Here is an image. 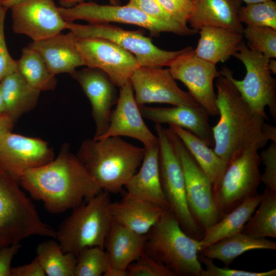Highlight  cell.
I'll use <instances>...</instances> for the list:
<instances>
[{"mask_svg": "<svg viewBox=\"0 0 276 276\" xmlns=\"http://www.w3.org/2000/svg\"><path fill=\"white\" fill-rule=\"evenodd\" d=\"M259 156L265 167L264 171L261 175V182L265 187L276 192V142H271Z\"/></svg>", "mask_w": 276, "mask_h": 276, "instance_id": "cell-38", "label": "cell"}, {"mask_svg": "<svg viewBox=\"0 0 276 276\" xmlns=\"http://www.w3.org/2000/svg\"><path fill=\"white\" fill-rule=\"evenodd\" d=\"M5 112L14 121L36 105L41 91L31 87L17 71L1 82Z\"/></svg>", "mask_w": 276, "mask_h": 276, "instance_id": "cell-27", "label": "cell"}, {"mask_svg": "<svg viewBox=\"0 0 276 276\" xmlns=\"http://www.w3.org/2000/svg\"><path fill=\"white\" fill-rule=\"evenodd\" d=\"M76 36L71 31L59 33L45 39L33 41L29 46L41 56L50 72L54 75L69 73L85 65L75 44Z\"/></svg>", "mask_w": 276, "mask_h": 276, "instance_id": "cell-21", "label": "cell"}, {"mask_svg": "<svg viewBox=\"0 0 276 276\" xmlns=\"http://www.w3.org/2000/svg\"><path fill=\"white\" fill-rule=\"evenodd\" d=\"M84 0H59L58 2L60 7L64 8H68L74 6L75 5L83 2ZM110 5H121V0H108Z\"/></svg>", "mask_w": 276, "mask_h": 276, "instance_id": "cell-47", "label": "cell"}, {"mask_svg": "<svg viewBox=\"0 0 276 276\" xmlns=\"http://www.w3.org/2000/svg\"><path fill=\"white\" fill-rule=\"evenodd\" d=\"M75 44L86 66L101 70L119 88L130 81L140 67L132 54L109 40L76 36Z\"/></svg>", "mask_w": 276, "mask_h": 276, "instance_id": "cell-13", "label": "cell"}, {"mask_svg": "<svg viewBox=\"0 0 276 276\" xmlns=\"http://www.w3.org/2000/svg\"><path fill=\"white\" fill-rule=\"evenodd\" d=\"M216 65L196 56L191 47L169 66L174 79L182 82L190 95L211 116L219 115L214 80L221 74Z\"/></svg>", "mask_w": 276, "mask_h": 276, "instance_id": "cell-14", "label": "cell"}, {"mask_svg": "<svg viewBox=\"0 0 276 276\" xmlns=\"http://www.w3.org/2000/svg\"><path fill=\"white\" fill-rule=\"evenodd\" d=\"M34 236L55 238L56 230L43 221L18 181L0 166V246Z\"/></svg>", "mask_w": 276, "mask_h": 276, "instance_id": "cell-5", "label": "cell"}, {"mask_svg": "<svg viewBox=\"0 0 276 276\" xmlns=\"http://www.w3.org/2000/svg\"><path fill=\"white\" fill-rule=\"evenodd\" d=\"M256 249L275 250L276 242L266 238L251 237L240 232L204 247L199 254L228 265L244 252Z\"/></svg>", "mask_w": 276, "mask_h": 276, "instance_id": "cell-28", "label": "cell"}, {"mask_svg": "<svg viewBox=\"0 0 276 276\" xmlns=\"http://www.w3.org/2000/svg\"><path fill=\"white\" fill-rule=\"evenodd\" d=\"M258 206L241 233L256 238H276V192L265 187Z\"/></svg>", "mask_w": 276, "mask_h": 276, "instance_id": "cell-31", "label": "cell"}, {"mask_svg": "<svg viewBox=\"0 0 276 276\" xmlns=\"http://www.w3.org/2000/svg\"><path fill=\"white\" fill-rule=\"evenodd\" d=\"M258 150L250 148L229 163L213 187L221 218L245 200L258 194L261 175Z\"/></svg>", "mask_w": 276, "mask_h": 276, "instance_id": "cell-12", "label": "cell"}, {"mask_svg": "<svg viewBox=\"0 0 276 276\" xmlns=\"http://www.w3.org/2000/svg\"><path fill=\"white\" fill-rule=\"evenodd\" d=\"M11 276H44L45 274L35 257L30 263L11 267Z\"/></svg>", "mask_w": 276, "mask_h": 276, "instance_id": "cell-44", "label": "cell"}, {"mask_svg": "<svg viewBox=\"0 0 276 276\" xmlns=\"http://www.w3.org/2000/svg\"><path fill=\"white\" fill-rule=\"evenodd\" d=\"M215 86L219 120L212 127L214 150L227 165L247 150L261 149L276 142V128L254 111L227 77L220 75Z\"/></svg>", "mask_w": 276, "mask_h": 276, "instance_id": "cell-2", "label": "cell"}, {"mask_svg": "<svg viewBox=\"0 0 276 276\" xmlns=\"http://www.w3.org/2000/svg\"><path fill=\"white\" fill-rule=\"evenodd\" d=\"M144 154V147L134 146L120 136H109L85 140L77 156L103 191L117 193L136 173Z\"/></svg>", "mask_w": 276, "mask_h": 276, "instance_id": "cell-3", "label": "cell"}, {"mask_svg": "<svg viewBox=\"0 0 276 276\" xmlns=\"http://www.w3.org/2000/svg\"><path fill=\"white\" fill-rule=\"evenodd\" d=\"M54 158L48 143L38 138L9 132L0 142V166L18 181L25 171L47 164Z\"/></svg>", "mask_w": 276, "mask_h": 276, "instance_id": "cell-17", "label": "cell"}, {"mask_svg": "<svg viewBox=\"0 0 276 276\" xmlns=\"http://www.w3.org/2000/svg\"><path fill=\"white\" fill-rule=\"evenodd\" d=\"M68 29L80 38L97 37L109 40L132 54L140 66H169L178 56L190 49L188 46L177 51L162 50L141 31L126 30L110 23L87 25L67 22Z\"/></svg>", "mask_w": 276, "mask_h": 276, "instance_id": "cell-10", "label": "cell"}, {"mask_svg": "<svg viewBox=\"0 0 276 276\" xmlns=\"http://www.w3.org/2000/svg\"><path fill=\"white\" fill-rule=\"evenodd\" d=\"M8 9L0 5V82L17 70V60L10 56L6 42L4 25Z\"/></svg>", "mask_w": 276, "mask_h": 276, "instance_id": "cell-39", "label": "cell"}, {"mask_svg": "<svg viewBox=\"0 0 276 276\" xmlns=\"http://www.w3.org/2000/svg\"><path fill=\"white\" fill-rule=\"evenodd\" d=\"M261 199V194L247 199L205 229L200 240L201 249L217 241L241 232Z\"/></svg>", "mask_w": 276, "mask_h": 276, "instance_id": "cell-29", "label": "cell"}, {"mask_svg": "<svg viewBox=\"0 0 276 276\" xmlns=\"http://www.w3.org/2000/svg\"><path fill=\"white\" fill-rule=\"evenodd\" d=\"M20 243L3 246L0 249V276H11V263L21 248Z\"/></svg>", "mask_w": 276, "mask_h": 276, "instance_id": "cell-43", "label": "cell"}, {"mask_svg": "<svg viewBox=\"0 0 276 276\" xmlns=\"http://www.w3.org/2000/svg\"><path fill=\"white\" fill-rule=\"evenodd\" d=\"M206 174L213 187L222 176L227 164L201 139L180 127L170 125Z\"/></svg>", "mask_w": 276, "mask_h": 276, "instance_id": "cell-30", "label": "cell"}, {"mask_svg": "<svg viewBox=\"0 0 276 276\" xmlns=\"http://www.w3.org/2000/svg\"><path fill=\"white\" fill-rule=\"evenodd\" d=\"M14 33L33 41L47 39L68 29L54 0H22L11 8Z\"/></svg>", "mask_w": 276, "mask_h": 276, "instance_id": "cell-16", "label": "cell"}, {"mask_svg": "<svg viewBox=\"0 0 276 276\" xmlns=\"http://www.w3.org/2000/svg\"><path fill=\"white\" fill-rule=\"evenodd\" d=\"M127 4L153 18L170 22H177L171 17L158 0H129Z\"/></svg>", "mask_w": 276, "mask_h": 276, "instance_id": "cell-42", "label": "cell"}, {"mask_svg": "<svg viewBox=\"0 0 276 276\" xmlns=\"http://www.w3.org/2000/svg\"><path fill=\"white\" fill-rule=\"evenodd\" d=\"M200 240L182 229L177 219L165 209L147 234L145 252L170 270L174 275L201 276L203 270L198 254Z\"/></svg>", "mask_w": 276, "mask_h": 276, "instance_id": "cell-4", "label": "cell"}, {"mask_svg": "<svg viewBox=\"0 0 276 276\" xmlns=\"http://www.w3.org/2000/svg\"><path fill=\"white\" fill-rule=\"evenodd\" d=\"M18 182L50 213H63L92 198L102 190L67 144L50 163L29 169Z\"/></svg>", "mask_w": 276, "mask_h": 276, "instance_id": "cell-1", "label": "cell"}, {"mask_svg": "<svg viewBox=\"0 0 276 276\" xmlns=\"http://www.w3.org/2000/svg\"><path fill=\"white\" fill-rule=\"evenodd\" d=\"M70 75L79 83L89 100L96 126L93 139L97 140L109 127L112 107L118 100L117 86L104 72L98 68L87 67Z\"/></svg>", "mask_w": 276, "mask_h": 276, "instance_id": "cell-18", "label": "cell"}, {"mask_svg": "<svg viewBox=\"0 0 276 276\" xmlns=\"http://www.w3.org/2000/svg\"><path fill=\"white\" fill-rule=\"evenodd\" d=\"M175 21L187 25L193 7V0H158Z\"/></svg>", "mask_w": 276, "mask_h": 276, "instance_id": "cell-41", "label": "cell"}, {"mask_svg": "<svg viewBox=\"0 0 276 276\" xmlns=\"http://www.w3.org/2000/svg\"><path fill=\"white\" fill-rule=\"evenodd\" d=\"M128 276H174L162 263L144 252L127 268Z\"/></svg>", "mask_w": 276, "mask_h": 276, "instance_id": "cell-37", "label": "cell"}, {"mask_svg": "<svg viewBox=\"0 0 276 276\" xmlns=\"http://www.w3.org/2000/svg\"><path fill=\"white\" fill-rule=\"evenodd\" d=\"M144 148L145 154L140 170L124 186L127 194L169 209L160 183L159 145Z\"/></svg>", "mask_w": 276, "mask_h": 276, "instance_id": "cell-22", "label": "cell"}, {"mask_svg": "<svg viewBox=\"0 0 276 276\" xmlns=\"http://www.w3.org/2000/svg\"><path fill=\"white\" fill-rule=\"evenodd\" d=\"M17 70L31 87L40 91L53 90L56 86L55 75L50 72L40 55L29 45L22 50Z\"/></svg>", "mask_w": 276, "mask_h": 276, "instance_id": "cell-32", "label": "cell"}, {"mask_svg": "<svg viewBox=\"0 0 276 276\" xmlns=\"http://www.w3.org/2000/svg\"><path fill=\"white\" fill-rule=\"evenodd\" d=\"M109 193L98 194L73 209L56 230L55 238L64 252L75 255L83 249L97 246L104 249L112 223Z\"/></svg>", "mask_w": 276, "mask_h": 276, "instance_id": "cell-6", "label": "cell"}, {"mask_svg": "<svg viewBox=\"0 0 276 276\" xmlns=\"http://www.w3.org/2000/svg\"><path fill=\"white\" fill-rule=\"evenodd\" d=\"M240 6V0H193L188 22L198 31L205 26H216L242 33L238 16Z\"/></svg>", "mask_w": 276, "mask_h": 276, "instance_id": "cell-23", "label": "cell"}, {"mask_svg": "<svg viewBox=\"0 0 276 276\" xmlns=\"http://www.w3.org/2000/svg\"><path fill=\"white\" fill-rule=\"evenodd\" d=\"M199 32L195 55L216 65L234 56L243 37L242 33L216 26L203 27Z\"/></svg>", "mask_w": 276, "mask_h": 276, "instance_id": "cell-25", "label": "cell"}, {"mask_svg": "<svg viewBox=\"0 0 276 276\" xmlns=\"http://www.w3.org/2000/svg\"><path fill=\"white\" fill-rule=\"evenodd\" d=\"M147 235H140L112 222L106 237V248L109 264L127 270L144 252Z\"/></svg>", "mask_w": 276, "mask_h": 276, "instance_id": "cell-26", "label": "cell"}, {"mask_svg": "<svg viewBox=\"0 0 276 276\" xmlns=\"http://www.w3.org/2000/svg\"><path fill=\"white\" fill-rule=\"evenodd\" d=\"M239 21L246 26L268 27L276 30V3L269 0L240 6Z\"/></svg>", "mask_w": 276, "mask_h": 276, "instance_id": "cell-34", "label": "cell"}, {"mask_svg": "<svg viewBox=\"0 0 276 276\" xmlns=\"http://www.w3.org/2000/svg\"><path fill=\"white\" fill-rule=\"evenodd\" d=\"M130 80L139 106L157 103L203 108L178 86L169 68L140 66Z\"/></svg>", "mask_w": 276, "mask_h": 276, "instance_id": "cell-15", "label": "cell"}, {"mask_svg": "<svg viewBox=\"0 0 276 276\" xmlns=\"http://www.w3.org/2000/svg\"><path fill=\"white\" fill-rule=\"evenodd\" d=\"M63 19L67 22L83 20L89 23L111 22L136 25L148 30L151 35L170 32L182 36L193 35L198 31L178 22H170L151 17L137 8L124 6L100 5L94 2H80L74 6L58 7Z\"/></svg>", "mask_w": 276, "mask_h": 276, "instance_id": "cell-8", "label": "cell"}, {"mask_svg": "<svg viewBox=\"0 0 276 276\" xmlns=\"http://www.w3.org/2000/svg\"><path fill=\"white\" fill-rule=\"evenodd\" d=\"M14 122L6 113L0 115V142L5 134L11 132Z\"/></svg>", "mask_w": 276, "mask_h": 276, "instance_id": "cell-45", "label": "cell"}, {"mask_svg": "<svg viewBox=\"0 0 276 276\" xmlns=\"http://www.w3.org/2000/svg\"><path fill=\"white\" fill-rule=\"evenodd\" d=\"M121 136L135 139L142 143L144 147L158 144L157 136L150 130L143 120L130 80L120 88L116 107L111 111L109 127L97 140Z\"/></svg>", "mask_w": 276, "mask_h": 276, "instance_id": "cell-19", "label": "cell"}, {"mask_svg": "<svg viewBox=\"0 0 276 276\" xmlns=\"http://www.w3.org/2000/svg\"><path fill=\"white\" fill-rule=\"evenodd\" d=\"M22 0H0V5L8 10Z\"/></svg>", "mask_w": 276, "mask_h": 276, "instance_id": "cell-48", "label": "cell"}, {"mask_svg": "<svg viewBox=\"0 0 276 276\" xmlns=\"http://www.w3.org/2000/svg\"><path fill=\"white\" fill-rule=\"evenodd\" d=\"M36 253L45 275L74 276L77 256L64 252L57 241L51 239L40 243Z\"/></svg>", "mask_w": 276, "mask_h": 276, "instance_id": "cell-33", "label": "cell"}, {"mask_svg": "<svg viewBox=\"0 0 276 276\" xmlns=\"http://www.w3.org/2000/svg\"><path fill=\"white\" fill-rule=\"evenodd\" d=\"M110 209L113 222L138 234L147 235L166 209L126 194L120 201L111 202Z\"/></svg>", "mask_w": 276, "mask_h": 276, "instance_id": "cell-24", "label": "cell"}, {"mask_svg": "<svg viewBox=\"0 0 276 276\" xmlns=\"http://www.w3.org/2000/svg\"><path fill=\"white\" fill-rule=\"evenodd\" d=\"M108 265V257L104 248L87 247L77 255L74 276H101Z\"/></svg>", "mask_w": 276, "mask_h": 276, "instance_id": "cell-35", "label": "cell"}, {"mask_svg": "<svg viewBox=\"0 0 276 276\" xmlns=\"http://www.w3.org/2000/svg\"><path fill=\"white\" fill-rule=\"evenodd\" d=\"M159 145L160 180L169 210L177 219L182 229L190 237L200 240L204 231L193 217L189 209L184 176L178 158L168 139L166 128L155 124Z\"/></svg>", "mask_w": 276, "mask_h": 276, "instance_id": "cell-9", "label": "cell"}, {"mask_svg": "<svg viewBox=\"0 0 276 276\" xmlns=\"http://www.w3.org/2000/svg\"><path fill=\"white\" fill-rule=\"evenodd\" d=\"M245 66L244 78L239 80L233 76V72L224 66L220 72L227 77L239 94L256 112L268 119L265 108L268 107L269 113L276 121V81L272 77L268 66L269 58L249 48L243 41L234 55Z\"/></svg>", "mask_w": 276, "mask_h": 276, "instance_id": "cell-7", "label": "cell"}, {"mask_svg": "<svg viewBox=\"0 0 276 276\" xmlns=\"http://www.w3.org/2000/svg\"><path fill=\"white\" fill-rule=\"evenodd\" d=\"M103 275L105 276H128V273L127 270L122 269L109 264Z\"/></svg>", "mask_w": 276, "mask_h": 276, "instance_id": "cell-46", "label": "cell"}, {"mask_svg": "<svg viewBox=\"0 0 276 276\" xmlns=\"http://www.w3.org/2000/svg\"><path fill=\"white\" fill-rule=\"evenodd\" d=\"M200 262L205 266L201 276H275L276 269L263 272H252L242 270L220 268L216 266L213 260L199 256Z\"/></svg>", "mask_w": 276, "mask_h": 276, "instance_id": "cell-40", "label": "cell"}, {"mask_svg": "<svg viewBox=\"0 0 276 276\" xmlns=\"http://www.w3.org/2000/svg\"><path fill=\"white\" fill-rule=\"evenodd\" d=\"M1 247H1V246H0V249H1Z\"/></svg>", "mask_w": 276, "mask_h": 276, "instance_id": "cell-52", "label": "cell"}, {"mask_svg": "<svg viewBox=\"0 0 276 276\" xmlns=\"http://www.w3.org/2000/svg\"><path fill=\"white\" fill-rule=\"evenodd\" d=\"M247 46L267 58H276V30L268 27L246 26L242 32Z\"/></svg>", "mask_w": 276, "mask_h": 276, "instance_id": "cell-36", "label": "cell"}, {"mask_svg": "<svg viewBox=\"0 0 276 276\" xmlns=\"http://www.w3.org/2000/svg\"><path fill=\"white\" fill-rule=\"evenodd\" d=\"M5 113V106L4 103L3 99L1 93V89L0 86V115Z\"/></svg>", "mask_w": 276, "mask_h": 276, "instance_id": "cell-50", "label": "cell"}, {"mask_svg": "<svg viewBox=\"0 0 276 276\" xmlns=\"http://www.w3.org/2000/svg\"><path fill=\"white\" fill-rule=\"evenodd\" d=\"M268 66L271 73L273 74H276V60L275 58H271L269 59Z\"/></svg>", "mask_w": 276, "mask_h": 276, "instance_id": "cell-49", "label": "cell"}, {"mask_svg": "<svg viewBox=\"0 0 276 276\" xmlns=\"http://www.w3.org/2000/svg\"><path fill=\"white\" fill-rule=\"evenodd\" d=\"M166 134L181 165L188 205L195 220L204 232L221 217L212 183L182 141L169 127Z\"/></svg>", "mask_w": 276, "mask_h": 276, "instance_id": "cell-11", "label": "cell"}, {"mask_svg": "<svg viewBox=\"0 0 276 276\" xmlns=\"http://www.w3.org/2000/svg\"><path fill=\"white\" fill-rule=\"evenodd\" d=\"M244 2L246 4H253L267 1L269 0H240Z\"/></svg>", "mask_w": 276, "mask_h": 276, "instance_id": "cell-51", "label": "cell"}, {"mask_svg": "<svg viewBox=\"0 0 276 276\" xmlns=\"http://www.w3.org/2000/svg\"><path fill=\"white\" fill-rule=\"evenodd\" d=\"M139 108L143 118L157 124H168L180 127L201 139L209 147L214 146L210 115L203 108L186 106L154 107L145 105L139 106Z\"/></svg>", "mask_w": 276, "mask_h": 276, "instance_id": "cell-20", "label": "cell"}]
</instances>
